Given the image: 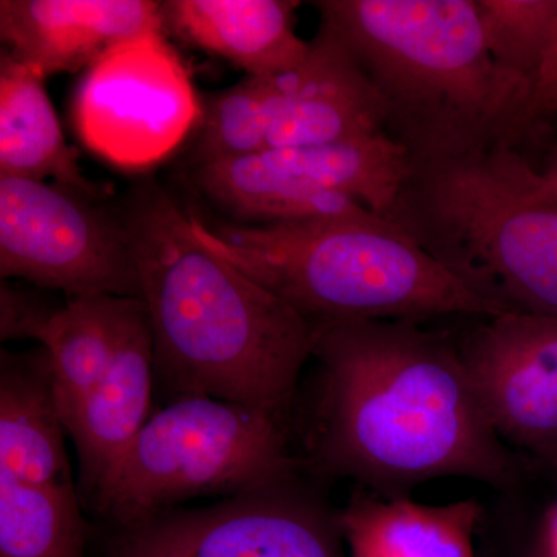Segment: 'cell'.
I'll list each match as a JSON object with an SVG mask.
<instances>
[{
  "label": "cell",
  "instance_id": "10",
  "mask_svg": "<svg viewBox=\"0 0 557 557\" xmlns=\"http://www.w3.org/2000/svg\"><path fill=\"white\" fill-rule=\"evenodd\" d=\"M203 101L164 32L124 40L84 72L72 101L76 134L113 166L145 171L197 129Z\"/></svg>",
  "mask_w": 557,
  "mask_h": 557
},
{
  "label": "cell",
  "instance_id": "14",
  "mask_svg": "<svg viewBox=\"0 0 557 557\" xmlns=\"http://www.w3.org/2000/svg\"><path fill=\"white\" fill-rule=\"evenodd\" d=\"M153 338L141 299L132 304L115 358L67 428L79 460V491L89 500L152 413Z\"/></svg>",
  "mask_w": 557,
  "mask_h": 557
},
{
  "label": "cell",
  "instance_id": "3",
  "mask_svg": "<svg viewBox=\"0 0 557 557\" xmlns=\"http://www.w3.org/2000/svg\"><path fill=\"white\" fill-rule=\"evenodd\" d=\"M321 24L351 51L383 102L386 131L413 161L516 146L530 81L487 50L475 0H319Z\"/></svg>",
  "mask_w": 557,
  "mask_h": 557
},
{
  "label": "cell",
  "instance_id": "5",
  "mask_svg": "<svg viewBox=\"0 0 557 557\" xmlns=\"http://www.w3.org/2000/svg\"><path fill=\"white\" fill-rule=\"evenodd\" d=\"M391 220L508 311L557 317V203L515 146L413 161Z\"/></svg>",
  "mask_w": 557,
  "mask_h": 557
},
{
  "label": "cell",
  "instance_id": "9",
  "mask_svg": "<svg viewBox=\"0 0 557 557\" xmlns=\"http://www.w3.org/2000/svg\"><path fill=\"white\" fill-rule=\"evenodd\" d=\"M58 183L0 177V277L65 298H141L119 214Z\"/></svg>",
  "mask_w": 557,
  "mask_h": 557
},
{
  "label": "cell",
  "instance_id": "20",
  "mask_svg": "<svg viewBox=\"0 0 557 557\" xmlns=\"http://www.w3.org/2000/svg\"><path fill=\"white\" fill-rule=\"evenodd\" d=\"M78 490L32 486L0 474V557H87Z\"/></svg>",
  "mask_w": 557,
  "mask_h": 557
},
{
  "label": "cell",
  "instance_id": "15",
  "mask_svg": "<svg viewBox=\"0 0 557 557\" xmlns=\"http://www.w3.org/2000/svg\"><path fill=\"white\" fill-rule=\"evenodd\" d=\"M296 0H164L166 35L244 70L273 76L298 69L310 40L296 33Z\"/></svg>",
  "mask_w": 557,
  "mask_h": 557
},
{
  "label": "cell",
  "instance_id": "1",
  "mask_svg": "<svg viewBox=\"0 0 557 557\" xmlns=\"http://www.w3.org/2000/svg\"><path fill=\"white\" fill-rule=\"evenodd\" d=\"M319 362L309 465L384 497L431 480L518 483L512 450L491 426L460 350L410 321L314 324Z\"/></svg>",
  "mask_w": 557,
  "mask_h": 557
},
{
  "label": "cell",
  "instance_id": "19",
  "mask_svg": "<svg viewBox=\"0 0 557 557\" xmlns=\"http://www.w3.org/2000/svg\"><path fill=\"white\" fill-rule=\"evenodd\" d=\"M134 298L65 299L38 343L53 372L54 397L65 432L81 406L108 375Z\"/></svg>",
  "mask_w": 557,
  "mask_h": 557
},
{
  "label": "cell",
  "instance_id": "13",
  "mask_svg": "<svg viewBox=\"0 0 557 557\" xmlns=\"http://www.w3.org/2000/svg\"><path fill=\"white\" fill-rule=\"evenodd\" d=\"M164 32L152 0H2L0 39L21 64L42 73L86 72L113 47Z\"/></svg>",
  "mask_w": 557,
  "mask_h": 557
},
{
  "label": "cell",
  "instance_id": "11",
  "mask_svg": "<svg viewBox=\"0 0 557 557\" xmlns=\"http://www.w3.org/2000/svg\"><path fill=\"white\" fill-rule=\"evenodd\" d=\"M339 512L298 475L113 530L106 557H346Z\"/></svg>",
  "mask_w": 557,
  "mask_h": 557
},
{
  "label": "cell",
  "instance_id": "12",
  "mask_svg": "<svg viewBox=\"0 0 557 557\" xmlns=\"http://www.w3.org/2000/svg\"><path fill=\"white\" fill-rule=\"evenodd\" d=\"M460 355L502 442L557 460V317L512 310L487 318Z\"/></svg>",
  "mask_w": 557,
  "mask_h": 557
},
{
  "label": "cell",
  "instance_id": "16",
  "mask_svg": "<svg viewBox=\"0 0 557 557\" xmlns=\"http://www.w3.org/2000/svg\"><path fill=\"white\" fill-rule=\"evenodd\" d=\"M64 434L46 348L2 351L0 474L32 486H75Z\"/></svg>",
  "mask_w": 557,
  "mask_h": 557
},
{
  "label": "cell",
  "instance_id": "18",
  "mask_svg": "<svg viewBox=\"0 0 557 557\" xmlns=\"http://www.w3.org/2000/svg\"><path fill=\"white\" fill-rule=\"evenodd\" d=\"M46 76L0 54V177L53 183L100 199L65 141L46 89Z\"/></svg>",
  "mask_w": 557,
  "mask_h": 557
},
{
  "label": "cell",
  "instance_id": "17",
  "mask_svg": "<svg viewBox=\"0 0 557 557\" xmlns=\"http://www.w3.org/2000/svg\"><path fill=\"white\" fill-rule=\"evenodd\" d=\"M482 507L474 498L424 505L358 490L339 511L350 557H475Z\"/></svg>",
  "mask_w": 557,
  "mask_h": 557
},
{
  "label": "cell",
  "instance_id": "7",
  "mask_svg": "<svg viewBox=\"0 0 557 557\" xmlns=\"http://www.w3.org/2000/svg\"><path fill=\"white\" fill-rule=\"evenodd\" d=\"M409 150L386 131L304 148L265 149L194 164L197 188L248 225L343 218L361 201L391 220L412 174Z\"/></svg>",
  "mask_w": 557,
  "mask_h": 557
},
{
  "label": "cell",
  "instance_id": "22",
  "mask_svg": "<svg viewBox=\"0 0 557 557\" xmlns=\"http://www.w3.org/2000/svg\"><path fill=\"white\" fill-rule=\"evenodd\" d=\"M64 304H54L46 293L0 282V338L39 341L44 330Z\"/></svg>",
  "mask_w": 557,
  "mask_h": 557
},
{
  "label": "cell",
  "instance_id": "6",
  "mask_svg": "<svg viewBox=\"0 0 557 557\" xmlns=\"http://www.w3.org/2000/svg\"><path fill=\"white\" fill-rule=\"evenodd\" d=\"M287 428L208 397L178 398L150 416L86 504L115 530L197 497H236L298 475Z\"/></svg>",
  "mask_w": 557,
  "mask_h": 557
},
{
  "label": "cell",
  "instance_id": "4",
  "mask_svg": "<svg viewBox=\"0 0 557 557\" xmlns=\"http://www.w3.org/2000/svg\"><path fill=\"white\" fill-rule=\"evenodd\" d=\"M188 211L205 247L311 324L487 319L508 311L375 212L304 223L211 226Z\"/></svg>",
  "mask_w": 557,
  "mask_h": 557
},
{
  "label": "cell",
  "instance_id": "21",
  "mask_svg": "<svg viewBox=\"0 0 557 557\" xmlns=\"http://www.w3.org/2000/svg\"><path fill=\"white\" fill-rule=\"evenodd\" d=\"M475 7L491 57L533 84L555 25L557 0H475Z\"/></svg>",
  "mask_w": 557,
  "mask_h": 557
},
{
  "label": "cell",
  "instance_id": "23",
  "mask_svg": "<svg viewBox=\"0 0 557 557\" xmlns=\"http://www.w3.org/2000/svg\"><path fill=\"white\" fill-rule=\"evenodd\" d=\"M557 113V16L552 36L544 51L541 64L531 84L530 106H528V131L542 120Z\"/></svg>",
  "mask_w": 557,
  "mask_h": 557
},
{
  "label": "cell",
  "instance_id": "24",
  "mask_svg": "<svg viewBox=\"0 0 557 557\" xmlns=\"http://www.w3.org/2000/svg\"><path fill=\"white\" fill-rule=\"evenodd\" d=\"M539 194L557 203V148L549 159L547 170L539 172Z\"/></svg>",
  "mask_w": 557,
  "mask_h": 557
},
{
  "label": "cell",
  "instance_id": "25",
  "mask_svg": "<svg viewBox=\"0 0 557 557\" xmlns=\"http://www.w3.org/2000/svg\"><path fill=\"white\" fill-rule=\"evenodd\" d=\"M541 557H557V504L549 509L545 519Z\"/></svg>",
  "mask_w": 557,
  "mask_h": 557
},
{
  "label": "cell",
  "instance_id": "2",
  "mask_svg": "<svg viewBox=\"0 0 557 557\" xmlns=\"http://www.w3.org/2000/svg\"><path fill=\"white\" fill-rule=\"evenodd\" d=\"M116 214L152 327L156 379L172 401L222 399L285 424L314 324L205 247L189 211L156 183L132 190Z\"/></svg>",
  "mask_w": 557,
  "mask_h": 557
},
{
  "label": "cell",
  "instance_id": "8",
  "mask_svg": "<svg viewBox=\"0 0 557 557\" xmlns=\"http://www.w3.org/2000/svg\"><path fill=\"white\" fill-rule=\"evenodd\" d=\"M386 131L383 102L351 51L319 25L298 69L245 76L203 101L200 141L219 159L329 145ZM387 132V131H386Z\"/></svg>",
  "mask_w": 557,
  "mask_h": 557
}]
</instances>
